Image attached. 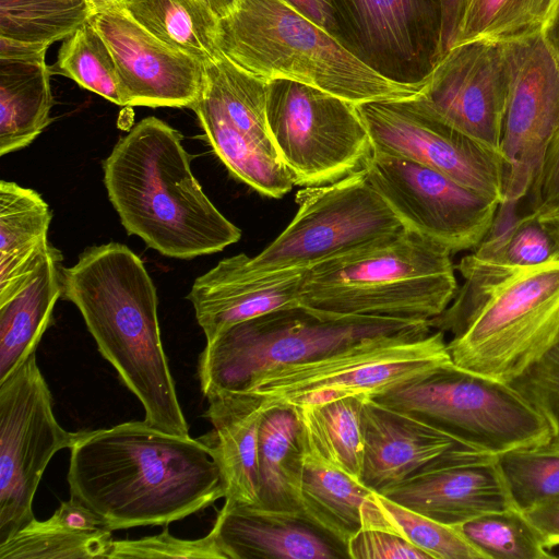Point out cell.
Here are the masks:
<instances>
[{
	"label": "cell",
	"instance_id": "4316f807",
	"mask_svg": "<svg viewBox=\"0 0 559 559\" xmlns=\"http://www.w3.org/2000/svg\"><path fill=\"white\" fill-rule=\"evenodd\" d=\"M371 491L304 443L301 514L345 551L361 527V507Z\"/></svg>",
	"mask_w": 559,
	"mask_h": 559
},
{
	"label": "cell",
	"instance_id": "74e56055",
	"mask_svg": "<svg viewBox=\"0 0 559 559\" xmlns=\"http://www.w3.org/2000/svg\"><path fill=\"white\" fill-rule=\"evenodd\" d=\"M548 424L559 451V343L508 382Z\"/></svg>",
	"mask_w": 559,
	"mask_h": 559
},
{
	"label": "cell",
	"instance_id": "f1b7e54d",
	"mask_svg": "<svg viewBox=\"0 0 559 559\" xmlns=\"http://www.w3.org/2000/svg\"><path fill=\"white\" fill-rule=\"evenodd\" d=\"M366 399L370 397L350 395L320 404L292 406L298 415L305 445L358 481L364 462Z\"/></svg>",
	"mask_w": 559,
	"mask_h": 559
},
{
	"label": "cell",
	"instance_id": "b9f144b4",
	"mask_svg": "<svg viewBox=\"0 0 559 559\" xmlns=\"http://www.w3.org/2000/svg\"><path fill=\"white\" fill-rule=\"evenodd\" d=\"M49 519L63 527L78 532L92 533L107 528L99 515L72 497L70 500L61 502Z\"/></svg>",
	"mask_w": 559,
	"mask_h": 559
},
{
	"label": "cell",
	"instance_id": "ba28073f",
	"mask_svg": "<svg viewBox=\"0 0 559 559\" xmlns=\"http://www.w3.org/2000/svg\"><path fill=\"white\" fill-rule=\"evenodd\" d=\"M453 364L442 331L360 340L325 355L271 368L243 390L264 405L320 404L350 395L373 399Z\"/></svg>",
	"mask_w": 559,
	"mask_h": 559
},
{
	"label": "cell",
	"instance_id": "9c48e42d",
	"mask_svg": "<svg viewBox=\"0 0 559 559\" xmlns=\"http://www.w3.org/2000/svg\"><path fill=\"white\" fill-rule=\"evenodd\" d=\"M373 399L491 455L550 441L546 420L509 383L454 364Z\"/></svg>",
	"mask_w": 559,
	"mask_h": 559
},
{
	"label": "cell",
	"instance_id": "3957f363",
	"mask_svg": "<svg viewBox=\"0 0 559 559\" xmlns=\"http://www.w3.org/2000/svg\"><path fill=\"white\" fill-rule=\"evenodd\" d=\"M61 275L62 297L75 305L103 357L141 402L145 421L189 436L160 340L156 288L142 260L109 242L86 248Z\"/></svg>",
	"mask_w": 559,
	"mask_h": 559
},
{
	"label": "cell",
	"instance_id": "30bf717a",
	"mask_svg": "<svg viewBox=\"0 0 559 559\" xmlns=\"http://www.w3.org/2000/svg\"><path fill=\"white\" fill-rule=\"evenodd\" d=\"M298 210L287 227L259 254L231 257L248 273L306 269L403 229L369 181L366 168L296 193Z\"/></svg>",
	"mask_w": 559,
	"mask_h": 559
},
{
	"label": "cell",
	"instance_id": "e575fe53",
	"mask_svg": "<svg viewBox=\"0 0 559 559\" xmlns=\"http://www.w3.org/2000/svg\"><path fill=\"white\" fill-rule=\"evenodd\" d=\"M51 73L66 75L83 88L126 106L117 66L102 35L88 21L61 45Z\"/></svg>",
	"mask_w": 559,
	"mask_h": 559
},
{
	"label": "cell",
	"instance_id": "f35d334b",
	"mask_svg": "<svg viewBox=\"0 0 559 559\" xmlns=\"http://www.w3.org/2000/svg\"><path fill=\"white\" fill-rule=\"evenodd\" d=\"M107 558L223 559V556L211 532L202 538L181 539L165 528L154 536L112 540Z\"/></svg>",
	"mask_w": 559,
	"mask_h": 559
},
{
	"label": "cell",
	"instance_id": "7c38bea8",
	"mask_svg": "<svg viewBox=\"0 0 559 559\" xmlns=\"http://www.w3.org/2000/svg\"><path fill=\"white\" fill-rule=\"evenodd\" d=\"M81 435L57 421L36 353L0 382V544L35 519L33 500L48 463Z\"/></svg>",
	"mask_w": 559,
	"mask_h": 559
},
{
	"label": "cell",
	"instance_id": "603a6c76",
	"mask_svg": "<svg viewBox=\"0 0 559 559\" xmlns=\"http://www.w3.org/2000/svg\"><path fill=\"white\" fill-rule=\"evenodd\" d=\"M203 394L204 416L213 429L200 439L219 468L225 501L257 504L259 433L266 406L247 391L213 389Z\"/></svg>",
	"mask_w": 559,
	"mask_h": 559
},
{
	"label": "cell",
	"instance_id": "d4e9b609",
	"mask_svg": "<svg viewBox=\"0 0 559 559\" xmlns=\"http://www.w3.org/2000/svg\"><path fill=\"white\" fill-rule=\"evenodd\" d=\"M61 252L50 245L43 261L11 298L0 302V382L36 352L62 296Z\"/></svg>",
	"mask_w": 559,
	"mask_h": 559
},
{
	"label": "cell",
	"instance_id": "7402d4cb",
	"mask_svg": "<svg viewBox=\"0 0 559 559\" xmlns=\"http://www.w3.org/2000/svg\"><path fill=\"white\" fill-rule=\"evenodd\" d=\"M212 535L223 559H336L346 551L302 516L224 503Z\"/></svg>",
	"mask_w": 559,
	"mask_h": 559
},
{
	"label": "cell",
	"instance_id": "2e32d148",
	"mask_svg": "<svg viewBox=\"0 0 559 559\" xmlns=\"http://www.w3.org/2000/svg\"><path fill=\"white\" fill-rule=\"evenodd\" d=\"M338 40L400 83H420L439 60L440 0H330Z\"/></svg>",
	"mask_w": 559,
	"mask_h": 559
},
{
	"label": "cell",
	"instance_id": "6da1fadb",
	"mask_svg": "<svg viewBox=\"0 0 559 559\" xmlns=\"http://www.w3.org/2000/svg\"><path fill=\"white\" fill-rule=\"evenodd\" d=\"M72 498L110 531L167 525L224 498L219 468L200 439L144 421L83 431L71 448Z\"/></svg>",
	"mask_w": 559,
	"mask_h": 559
},
{
	"label": "cell",
	"instance_id": "4fadbf2b",
	"mask_svg": "<svg viewBox=\"0 0 559 559\" xmlns=\"http://www.w3.org/2000/svg\"><path fill=\"white\" fill-rule=\"evenodd\" d=\"M365 168L403 228L451 254L477 248L501 204L408 158L373 152Z\"/></svg>",
	"mask_w": 559,
	"mask_h": 559
},
{
	"label": "cell",
	"instance_id": "d590c367",
	"mask_svg": "<svg viewBox=\"0 0 559 559\" xmlns=\"http://www.w3.org/2000/svg\"><path fill=\"white\" fill-rule=\"evenodd\" d=\"M459 528L484 559L555 558L538 530L514 507L483 514Z\"/></svg>",
	"mask_w": 559,
	"mask_h": 559
},
{
	"label": "cell",
	"instance_id": "f6af8a7d",
	"mask_svg": "<svg viewBox=\"0 0 559 559\" xmlns=\"http://www.w3.org/2000/svg\"><path fill=\"white\" fill-rule=\"evenodd\" d=\"M467 1L468 0H440L441 36L439 60L456 41Z\"/></svg>",
	"mask_w": 559,
	"mask_h": 559
},
{
	"label": "cell",
	"instance_id": "7dc6e473",
	"mask_svg": "<svg viewBox=\"0 0 559 559\" xmlns=\"http://www.w3.org/2000/svg\"><path fill=\"white\" fill-rule=\"evenodd\" d=\"M540 34L559 62V0L556 1Z\"/></svg>",
	"mask_w": 559,
	"mask_h": 559
},
{
	"label": "cell",
	"instance_id": "ac0fdd59",
	"mask_svg": "<svg viewBox=\"0 0 559 559\" xmlns=\"http://www.w3.org/2000/svg\"><path fill=\"white\" fill-rule=\"evenodd\" d=\"M90 22L111 51L126 106L190 108L198 99L203 62L160 41L119 8L96 12Z\"/></svg>",
	"mask_w": 559,
	"mask_h": 559
},
{
	"label": "cell",
	"instance_id": "cb8c5ba5",
	"mask_svg": "<svg viewBox=\"0 0 559 559\" xmlns=\"http://www.w3.org/2000/svg\"><path fill=\"white\" fill-rule=\"evenodd\" d=\"M52 213L35 190L0 182V302L16 294L43 261Z\"/></svg>",
	"mask_w": 559,
	"mask_h": 559
},
{
	"label": "cell",
	"instance_id": "bcb514c9",
	"mask_svg": "<svg viewBox=\"0 0 559 559\" xmlns=\"http://www.w3.org/2000/svg\"><path fill=\"white\" fill-rule=\"evenodd\" d=\"M47 46L0 37V58L36 60L45 59Z\"/></svg>",
	"mask_w": 559,
	"mask_h": 559
},
{
	"label": "cell",
	"instance_id": "52a82bcc",
	"mask_svg": "<svg viewBox=\"0 0 559 559\" xmlns=\"http://www.w3.org/2000/svg\"><path fill=\"white\" fill-rule=\"evenodd\" d=\"M433 330L430 320L323 317L298 305L237 323L206 342L199 357L202 392L240 391L260 373L312 359L364 338Z\"/></svg>",
	"mask_w": 559,
	"mask_h": 559
},
{
	"label": "cell",
	"instance_id": "d6986e66",
	"mask_svg": "<svg viewBox=\"0 0 559 559\" xmlns=\"http://www.w3.org/2000/svg\"><path fill=\"white\" fill-rule=\"evenodd\" d=\"M389 499L451 526L512 508L496 455L468 453L432 462L381 492Z\"/></svg>",
	"mask_w": 559,
	"mask_h": 559
},
{
	"label": "cell",
	"instance_id": "1f68e13d",
	"mask_svg": "<svg viewBox=\"0 0 559 559\" xmlns=\"http://www.w3.org/2000/svg\"><path fill=\"white\" fill-rule=\"evenodd\" d=\"M95 13L88 0H0V37L49 47Z\"/></svg>",
	"mask_w": 559,
	"mask_h": 559
},
{
	"label": "cell",
	"instance_id": "f546056e",
	"mask_svg": "<svg viewBox=\"0 0 559 559\" xmlns=\"http://www.w3.org/2000/svg\"><path fill=\"white\" fill-rule=\"evenodd\" d=\"M166 45L201 62L222 55L218 16L202 0H123L118 7Z\"/></svg>",
	"mask_w": 559,
	"mask_h": 559
},
{
	"label": "cell",
	"instance_id": "8fae6325",
	"mask_svg": "<svg viewBox=\"0 0 559 559\" xmlns=\"http://www.w3.org/2000/svg\"><path fill=\"white\" fill-rule=\"evenodd\" d=\"M266 115L295 186L340 180L365 168L373 153L356 105L314 86L283 79L269 82Z\"/></svg>",
	"mask_w": 559,
	"mask_h": 559
},
{
	"label": "cell",
	"instance_id": "484cf974",
	"mask_svg": "<svg viewBox=\"0 0 559 559\" xmlns=\"http://www.w3.org/2000/svg\"><path fill=\"white\" fill-rule=\"evenodd\" d=\"M302 430L296 411L288 406L267 407L259 433L255 506L302 516Z\"/></svg>",
	"mask_w": 559,
	"mask_h": 559
},
{
	"label": "cell",
	"instance_id": "44dd1931",
	"mask_svg": "<svg viewBox=\"0 0 559 559\" xmlns=\"http://www.w3.org/2000/svg\"><path fill=\"white\" fill-rule=\"evenodd\" d=\"M362 438L360 481L379 493L464 444L426 420L374 399L364 403Z\"/></svg>",
	"mask_w": 559,
	"mask_h": 559
},
{
	"label": "cell",
	"instance_id": "4dcf8cb0",
	"mask_svg": "<svg viewBox=\"0 0 559 559\" xmlns=\"http://www.w3.org/2000/svg\"><path fill=\"white\" fill-rule=\"evenodd\" d=\"M360 528L393 533L425 550L432 559H484L459 526L438 522L376 491L362 503Z\"/></svg>",
	"mask_w": 559,
	"mask_h": 559
},
{
	"label": "cell",
	"instance_id": "7a4b0ae2",
	"mask_svg": "<svg viewBox=\"0 0 559 559\" xmlns=\"http://www.w3.org/2000/svg\"><path fill=\"white\" fill-rule=\"evenodd\" d=\"M464 283L430 320L449 332L453 364L508 383L559 343V255L515 266L484 239L461 259Z\"/></svg>",
	"mask_w": 559,
	"mask_h": 559
},
{
	"label": "cell",
	"instance_id": "836d02e7",
	"mask_svg": "<svg viewBox=\"0 0 559 559\" xmlns=\"http://www.w3.org/2000/svg\"><path fill=\"white\" fill-rule=\"evenodd\" d=\"M111 531H72L50 519L32 522L0 544V559H95L107 558Z\"/></svg>",
	"mask_w": 559,
	"mask_h": 559
},
{
	"label": "cell",
	"instance_id": "277c9868",
	"mask_svg": "<svg viewBox=\"0 0 559 559\" xmlns=\"http://www.w3.org/2000/svg\"><path fill=\"white\" fill-rule=\"evenodd\" d=\"M181 133L146 117L103 163L108 198L128 235L176 259H193L237 242L241 230L211 202L194 177Z\"/></svg>",
	"mask_w": 559,
	"mask_h": 559
},
{
	"label": "cell",
	"instance_id": "681fc988",
	"mask_svg": "<svg viewBox=\"0 0 559 559\" xmlns=\"http://www.w3.org/2000/svg\"><path fill=\"white\" fill-rule=\"evenodd\" d=\"M205 2L214 13L221 19L229 12L235 3V0H202Z\"/></svg>",
	"mask_w": 559,
	"mask_h": 559
},
{
	"label": "cell",
	"instance_id": "e0dca14e",
	"mask_svg": "<svg viewBox=\"0 0 559 559\" xmlns=\"http://www.w3.org/2000/svg\"><path fill=\"white\" fill-rule=\"evenodd\" d=\"M508 90L504 45L477 39L449 49L413 99L427 112L499 152Z\"/></svg>",
	"mask_w": 559,
	"mask_h": 559
},
{
	"label": "cell",
	"instance_id": "f907efd6",
	"mask_svg": "<svg viewBox=\"0 0 559 559\" xmlns=\"http://www.w3.org/2000/svg\"><path fill=\"white\" fill-rule=\"evenodd\" d=\"M95 8L96 12L114 9L123 0H88Z\"/></svg>",
	"mask_w": 559,
	"mask_h": 559
},
{
	"label": "cell",
	"instance_id": "ffe728a7",
	"mask_svg": "<svg viewBox=\"0 0 559 559\" xmlns=\"http://www.w3.org/2000/svg\"><path fill=\"white\" fill-rule=\"evenodd\" d=\"M307 269L254 274L241 271L230 257L197 277L187 298L206 342L237 323L300 305Z\"/></svg>",
	"mask_w": 559,
	"mask_h": 559
},
{
	"label": "cell",
	"instance_id": "d6a6232c",
	"mask_svg": "<svg viewBox=\"0 0 559 559\" xmlns=\"http://www.w3.org/2000/svg\"><path fill=\"white\" fill-rule=\"evenodd\" d=\"M557 0H468L456 41L507 44L542 32Z\"/></svg>",
	"mask_w": 559,
	"mask_h": 559
},
{
	"label": "cell",
	"instance_id": "7bdbcfd3",
	"mask_svg": "<svg viewBox=\"0 0 559 559\" xmlns=\"http://www.w3.org/2000/svg\"><path fill=\"white\" fill-rule=\"evenodd\" d=\"M523 513L538 530L549 550L559 546V495Z\"/></svg>",
	"mask_w": 559,
	"mask_h": 559
},
{
	"label": "cell",
	"instance_id": "8d00e7d4",
	"mask_svg": "<svg viewBox=\"0 0 559 559\" xmlns=\"http://www.w3.org/2000/svg\"><path fill=\"white\" fill-rule=\"evenodd\" d=\"M514 508L525 512L559 495V451L521 448L496 455Z\"/></svg>",
	"mask_w": 559,
	"mask_h": 559
},
{
	"label": "cell",
	"instance_id": "8992f818",
	"mask_svg": "<svg viewBox=\"0 0 559 559\" xmlns=\"http://www.w3.org/2000/svg\"><path fill=\"white\" fill-rule=\"evenodd\" d=\"M451 255L403 228L308 267L299 304L323 317L431 320L459 289Z\"/></svg>",
	"mask_w": 559,
	"mask_h": 559
},
{
	"label": "cell",
	"instance_id": "83f0119b",
	"mask_svg": "<svg viewBox=\"0 0 559 559\" xmlns=\"http://www.w3.org/2000/svg\"><path fill=\"white\" fill-rule=\"evenodd\" d=\"M45 59L0 58V155L29 145L50 123L52 93Z\"/></svg>",
	"mask_w": 559,
	"mask_h": 559
},
{
	"label": "cell",
	"instance_id": "ee69618b",
	"mask_svg": "<svg viewBox=\"0 0 559 559\" xmlns=\"http://www.w3.org/2000/svg\"><path fill=\"white\" fill-rule=\"evenodd\" d=\"M301 15L338 39L334 8L330 0H284Z\"/></svg>",
	"mask_w": 559,
	"mask_h": 559
},
{
	"label": "cell",
	"instance_id": "ab89813d",
	"mask_svg": "<svg viewBox=\"0 0 559 559\" xmlns=\"http://www.w3.org/2000/svg\"><path fill=\"white\" fill-rule=\"evenodd\" d=\"M346 554L350 559H432L404 538L377 528H360L348 542Z\"/></svg>",
	"mask_w": 559,
	"mask_h": 559
},
{
	"label": "cell",
	"instance_id": "5bb4252c",
	"mask_svg": "<svg viewBox=\"0 0 559 559\" xmlns=\"http://www.w3.org/2000/svg\"><path fill=\"white\" fill-rule=\"evenodd\" d=\"M509 90L499 153L504 202L527 197L559 130V62L540 33L503 44Z\"/></svg>",
	"mask_w": 559,
	"mask_h": 559
},
{
	"label": "cell",
	"instance_id": "5b68a950",
	"mask_svg": "<svg viewBox=\"0 0 559 559\" xmlns=\"http://www.w3.org/2000/svg\"><path fill=\"white\" fill-rule=\"evenodd\" d=\"M216 45L254 76L305 83L355 105L414 98L426 80L409 84L381 75L284 0H235L218 19Z\"/></svg>",
	"mask_w": 559,
	"mask_h": 559
},
{
	"label": "cell",
	"instance_id": "9a60e30c",
	"mask_svg": "<svg viewBox=\"0 0 559 559\" xmlns=\"http://www.w3.org/2000/svg\"><path fill=\"white\" fill-rule=\"evenodd\" d=\"M373 152L400 156L504 202V164L488 148L420 108L413 98L356 105Z\"/></svg>",
	"mask_w": 559,
	"mask_h": 559
},
{
	"label": "cell",
	"instance_id": "c3c4849f",
	"mask_svg": "<svg viewBox=\"0 0 559 559\" xmlns=\"http://www.w3.org/2000/svg\"><path fill=\"white\" fill-rule=\"evenodd\" d=\"M538 219V218H537ZM547 228L554 239L557 252L559 253V213L549 217L538 219Z\"/></svg>",
	"mask_w": 559,
	"mask_h": 559
},
{
	"label": "cell",
	"instance_id": "60d3db41",
	"mask_svg": "<svg viewBox=\"0 0 559 559\" xmlns=\"http://www.w3.org/2000/svg\"><path fill=\"white\" fill-rule=\"evenodd\" d=\"M528 195V214L535 218L540 219L559 213V130L548 146L543 166Z\"/></svg>",
	"mask_w": 559,
	"mask_h": 559
}]
</instances>
